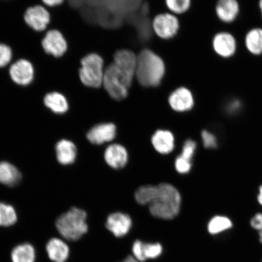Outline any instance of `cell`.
<instances>
[{
  "label": "cell",
  "mask_w": 262,
  "mask_h": 262,
  "mask_svg": "<svg viewBox=\"0 0 262 262\" xmlns=\"http://www.w3.org/2000/svg\"><path fill=\"white\" fill-rule=\"evenodd\" d=\"M113 62L126 73L136 77L137 54L129 49H122L114 54Z\"/></svg>",
  "instance_id": "17"
},
{
  "label": "cell",
  "mask_w": 262,
  "mask_h": 262,
  "mask_svg": "<svg viewBox=\"0 0 262 262\" xmlns=\"http://www.w3.org/2000/svg\"><path fill=\"white\" fill-rule=\"evenodd\" d=\"M21 173L12 164L0 162V183L9 186H14L20 181Z\"/></svg>",
  "instance_id": "22"
},
{
  "label": "cell",
  "mask_w": 262,
  "mask_h": 262,
  "mask_svg": "<svg viewBox=\"0 0 262 262\" xmlns=\"http://www.w3.org/2000/svg\"><path fill=\"white\" fill-rule=\"evenodd\" d=\"M196 146V145L194 141L190 139L186 140L183 146L182 152L180 156L191 161L192 157L194 155Z\"/></svg>",
  "instance_id": "31"
},
{
  "label": "cell",
  "mask_w": 262,
  "mask_h": 262,
  "mask_svg": "<svg viewBox=\"0 0 262 262\" xmlns=\"http://www.w3.org/2000/svg\"><path fill=\"white\" fill-rule=\"evenodd\" d=\"M163 247L159 243H144L142 247V253L144 261L148 259H156L161 255Z\"/></svg>",
  "instance_id": "28"
},
{
  "label": "cell",
  "mask_w": 262,
  "mask_h": 262,
  "mask_svg": "<svg viewBox=\"0 0 262 262\" xmlns=\"http://www.w3.org/2000/svg\"><path fill=\"white\" fill-rule=\"evenodd\" d=\"M258 8H259L260 14L262 17V0H259V2H258Z\"/></svg>",
  "instance_id": "38"
},
{
  "label": "cell",
  "mask_w": 262,
  "mask_h": 262,
  "mask_svg": "<svg viewBox=\"0 0 262 262\" xmlns=\"http://www.w3.org/2000/svg\"><path fill=\"white\" fill-rule=\"evenodd\" d=\"M202 139L204 145L206 148H215L217 146L215 137L208 130L202 131Z\"/></svg>",
  "instance_id": "32"
},
{
  "label": "cell",
  "mask_w": 262,
  "mask_h": 262,
  "mask_svg": "<svg viewBox=\"0 0 262 262\" xmlns=\"http://www.w3.org/2000/svg\"><path fill=\"white\" fill-rule=\"evenodd\" d=\"M175 167L177 171L182 174L187 173L191 169L192 163L191 160L184 158L181 156L177 157L175 162Z\"/></svg>",
  "instance_id": "30"
},
{
  "label": "cell",
  "mask_w": 262,
  "mask_h": 262,
  "mask_svg": "<svg viewBox=\"0 0 262 262\" xmlns=\"http://www.w3.org/2000/svg\"><path fill=\"white\" fill-rule=\"evenodd\" d=\"M117 129L111 123H101L92 127L87 134V139L94 145L110 142L116 136Z\"/></svg>",
  "instance_id": "14"
},
{
  "label": "cell",
  "mask_w": 262,
  "mask_h": 262,
  "mask_svg": "<svg viewBox=\"0 0 262 262\" xmlns=\"http://www.w3.org/2000/svg\"><path fill=\"white\" fill-rule=\"evenodd\" d=\"M55 150H56L58 161L61 165H71L76 159V146L70 140H60L57 143Z\"/></svg>",
  "instance_id": "20"
},
{
  "label": "cell",
  "mask_w": 262,
  "mask_h": 262,
  "mask_svg": "<svg viewBox=\"0 0 262 262\" xmlns=\"http://www.w3.org/2000/svg\"><path fill=\"white\" fill-rule=\"evenodd\" d=\"M258 235H259V241L260 243L262 244V231L258 232Z\"/></svg>",
  "instance_id": "39"
},
{
  "label": "cell",
  "mask_w": 262,
  "mask_h": 262,
  "mask_svg": "<svg viewBox=\"0 0 262 262\" xmlns=\"http://www.w3.org/2000/svg\"><path fill=\"white\" fill-rule=\"evenodd\" d=\"M66 0H41L42 5L48 8L57 7L63 4Z\"/></svg>",
  "instance_id": "35"
},
{
  "label": "cell",
  "mask_w": 262,
  "mask_h": 262,
  "mask_svg": "<svg viewBox=\"0 0 262 262\" xmlns=\"http://www.w3.org/2000/svg\"><path fill=\"white\" fill-rule=\"evenodd\" d=\"M151 27L154 34L163 40H170L178 35L180 29L178 16L169 12L157 15L153 18Z\"/></svg>",
  "instance_id": "6"
},
{
  "label": "cell",
  "mask_w": 262,
  "mask_h": 262,
  "mask_svg": "<svg viewBox=\"0 0 262 262\" xmlns=\"http://www.w3.org/2000/svg\"><path fill=\"white\" fill-rule=\"evenodd\" d=\"M143 243V242L137 240L134 242L132 248L133 257L140 262L145 261L142 254Z\"/></svg>",
  "instance_id": "33"
},
{
  "label": "cell",
  "mask_w": 262,
  "mask_h": 262,
  "mask_svg": "<svg viewBox=\"0 0 262 262\" xmlns=\"http://www.w3.org/2000/svg\"><path fill=\"white\" fill-rule=\"evenodd\" d=\"M41 46L46 54L55 58H61L67 53L68 43L62 33L57 29L46 31Z\"/></svg>",
  "instance_id": "7"
},
{
  "label": "cell",
  "mask_w": 262,
  "mask_h": 262,
  "mask_svg": "<svg viewBox=\"0 0 262 262\" xmlns=\"http://www.w3.org/2000/svg\"><path fill=\"white\" fill-rule=\"evenodd\" d=\"M157 186L145 185L137 189L135 193L136 201L142 205H149L156 194Z\"/></svg>",
  "instance_id": "27"
},
{
  "label": "cell",
  "mask_w": 262,
  "mask_h": 262,
  "mask_svg": "<svg viewBox=\"0 0 262 262\" xmlns=\"http://www.w3.org/2000/svg\"><path fill=\"white\" fill-rule=\"evenodd\" d=\"M105 63L100 55L90 53L85 55L80 61L78 71L81 83L91 89L102 88Z\"/></svg>",
  "instance_id": "5"
},
{
  "label": "cell",
  "mask_w": 262,
  "mask_h": 262,
  "mask_svg": "<svg viewBox=\"0 0 262 262\" xmlns=\"http://www.w3.org/2000/svg\"><path fill=\"white\" fill-rule=\"evenodd\" d=\"M43 104L47 109L58 115L67 113L70 110V104L63 94L58 91H52L45 95Z\"/></svg>",
  "instance_id": "16"
},
{
  "label": "cell",
  "mask_w": 262,
  "mask_h": 262,
  "mask_svg": "<svg viewBox=\"0 0 262 262\" xmlns=\"http://www.w3.org/2000/svg\"><path fill=\"white\" fill-rule=\"evenodd\" d=\"M233 225L229 218L224 215H215L208 224V231L211 235H217L230 229Z\"/></svg>",
  "instance_id": "24"
},
{
  "label": "cell",
  "mask_w": 262,
  "mask_h": 262,
  "mask_svg": "<svg viewBox=\"0 0 262 262\" xmlns=\"http://www.w3.org/2000/svg\"><path fill=\"white\" fill-rule=\"evenodd\" d=\"M24 20L26 25L37 32H45L51 23V15L46 6L37 5L31 6L25 13Z\"/></svg>",
  "instance_id": "9"
},
{
  "label": "cell",
  "mask_w": 262,
  "mask_h": 262,
  "mask_svg": "<svg viewBox=\"0 0 262 262\" xmlns=\"http://www.w3.org/2000/svg\"><path fill=\"white\" fill-rule=\"evenodd\" d=\"M166 72L163 59L149 49H144L137 54L136 81L145 88L161 85Z\"/></svg>",
  "instance_id": "1"
},
{
  "label": "cell",
  "mask_w": 262,
  "mask_h": 262,
  "mask_svg": "<svg viewBox=\"0 0 262 262\" xmlns=\"http://www.w3.org/2000/svg\"><path fill=\"white\" fill-rule=\"evenodd\" d=\"M212 48L219 57L230 58L236 53L237 42L230 32L222 31L217 33L213 37Z\"/></svg>",
  "instance_id": "11"
},
{
  "label": "cell",
  "mask_w": 262,
  "mask_h": 262,
  "mask_svg": "<svg viewBox=\"0 0 262 262\" xmlns=\"http://www.w3.org/2000/svg\"><path fill=\"white\" fill-rule=\"evenodd\" d=\"M105 162L111 168L121 169L128 161V154L125 147L119 144H113L107 147L104 154Z\"/></svg>",
  "instance_id": "15"
},
{
  "label": "cell",
  "mask_w": 262,
  "mask_h": 262,
  "mask_svg": "<svg viewBox=\"0 0 262 262\" xmlns=\"http://www.w3.org/2000/svg\"><path fill=\"white\" fill-rule=\"evenodd\" d=\"M152 146L162 155H168L175 147V139L171 132L160 129L154 134L151 138Z\"/></svg>",
  "instance_id": "18"
},
{
  "label": "cell",
  "mask_w": 262,
  "mask_h": 262,
  "mask_svg": "<svg viewBox=\"0 0 262 262\" xmlns=\"http://www.w3.org/2000/svg\"><path fill=\"white\" fill-rule=\"evenodd\" d=\"M257 200L258 203H259L260 205L262 206V185L259 188V193H258Z\"/></svg>",
  "instance_id": "37"
},
{
  "label": "cell",
  "mask_w": 262,
  "mask_h": 262,
  "mask_svg": "<svg viewBox=\"0 0 262 262\" xmlns=\"http://www.w3.org/2000/svg\"><path fill=\"white\" fill-rule=\"evenodd\" d=\"M195 97L193 91L188 87L181 86L176 88L169 94L168 105L176 113L189 112L195 106Z\"/></svg>",
  "instance_id": "8"
},
{
  "label": "cell",
  "mask_w": 262,
  "mask_h": 262,
  "mask_svg": "<svg viewBox=\"0 0 262 262\" xmlns=\"http://www.w3.org/2000/svg\"><path fill=\"white\" fill-rule=\"evenodd\" d=\"M251 227L258 231H262V213H257L250 222Z\"/></svg>",
  "instance_id": "34"
},
{
  "label": "cell",
  "mask_w": 262,
  "mask_h": 262,
  "mask_svg": "<svg viewBox=\"0 0 262 262\" xmlns=\"http://www.w3.org/2000/svg\"><path fill=\"white\" fill-rule=\"evenodd\" d=\"M10 77L19 86L26 87L32 83L35 78V69L30 61L21 58L9 67Z\"/></svg>",
  "instance_id": "10"
},
{
  "label": "cell",
  "mask_w": 262,
  "mask_h": 262,
  "mask_svg": "<svg viewBox=\"0 0 262 262\" xmlns=\"http://www.w3.org/2000/svg\"><path fill=\"white\" fill-rule=\"evenodd\" d=\"M86 219V212L83 209L72 208L57 219L55 225L62 237L76 241L88 232Z\"/></svg>",
  "instance_id": "4"
},
{
  "label": "cell",
  "mask_w": 262,
  "mask_h": 262,
  "mask_svg": "<svg viewBox=\"0 0 262 262\" xmlns=\"http://www.w3.org/2000/svg\"><path fill=\"white\" fill-rule=\"evenodd\" d=\"M135 80V76L126 73L112 61L104 69L102 88L113 100L122 101L128 97Z\"/></svg>",
  "instance_id": "3"
},
{
  "label": "cell",
  "mask_w": 262,
  "mask_h": 262,
  "mask_svg": "<svg viewBox=\"0 0 262 262\" xmlns=\"http://www.w3.org/2000/svg\"><path fill=\"white\" fill-rule=\"evenodd\" d=\"M215 11L219 20L231 24L236 20L240 14V4L238 0H217Z\"/></svg>",
  "instance_id": "13"
},
{
  "label": "cell",
  "mask_w": 262,
  "mask_h": 262,
  "mask_svg": "<svg viewBox=\"0 0 262 262\" xmlns=\"http://www.w3.org/2000/svg\"><path fill=\"white\" fill-rule=\"evenodd\" d=\"M132 225V219L130 216L120 212L110 214L106 222V228L116 237L125 236L130 230Z\"/></svg>",
  "instance_id": "12"
},
{
  "label": "cell",
  "mask_w": 262,
  "mask_h": 262,
  "mask_svg": "<svg viewBox=\"0 0 262 262\" xmlns=\"http://www.w3.org/2000/svg\"><path fill=\"white\" fill-rule=\"evenodd\" d=\"M245 45L251 54L255 56L262 55V28L250 29L245 35Z\"/></svg>",
  "instance_id": "21"
},
{
  "label": "cell",
  "mask_w": 262,
  "mask_h": 262,
  "mask_svg": "<svg viewBox=\"0 0 262 262\" xmlns=\"http://www.w3.org/2000/svg\"><path fill=\"white\" fill-rule=\"evenodd\" d=\"M47 251L50 259L54 262H65L70 255V248L60 238H51L47 245Z\"/></svg>",
  "instance_id": "19"
},
{
  "label": "cell",
  "mask_w": 262,
  "mask_h": 262,
  "mask_svg": "<svg viewBox=\"0 0 262 262\" xmlns=\"http://www.w3.org/2000/svg\"><path fill=\"white\" fill-rule=\"evenodd\" d=\"M12 262H35V251L29 244L19 245L14 248L11 253Z\"/></svg>",
  "instance_id": "23"
},
{
  "label": "cell",
  "mask_w": 262,
  "mask_h": 262,
  "mask_svg": "<svg viewBox=\"0 0 262 262\" xmlns=\"http://www.w3.org/2000/svg\"><path fill=\"white\" fill-rule=\"evenodd\" d=\"M17 221V216L14 208L4 203L0 202V226L10 227Z\"/></svg>",
  "instance_id": "26"
},
{
  "label": "cell",
  "mask_w": 262,
  "mask_h": 262,
  "mask_svg": "<svg viewBox=\"0 0 262 262\" xmlns=\"http://www.w3.org/2000/svg\"><path fill=\"white\" fill-rule=\"evenodd\" d=\"M13 51L9 45L0 42V69L9 67L12 63Z\"/></svg>",
  "instance_id": "29"
},
{
  "label": "cell",
  "mask_w": 262,
  "mask_h": 262,
  "mask_svg": "<svg viewBox=\"0 0 262 262\" xmlns=\"http://www.w3.org/2000/svg\"><path fill=\"white\" fill-rule=\"evenodd\" d=\"M167 9L177 16L187 14L191 9L192 0H165Z\"/></svg>",
  "instance_id": "25"
},
{
  "label": "cell",
  "mask_w": 262,
  "mask_h": 262,
  "mask_svg": "<svg viewBox=\"0 0 262 262\" xmlns=\"http://www.w3.org/2000/svg\"><path fill=\"white\" fill-rule=\"evenodd\" d=\"M122 262H140L139 261L136 259L135 258H134L133 256H131V255H129V256L126 257L125 259H124Z\"/></svg>",
  "instance_id": "36"
},
{
  "label": "cell",
  "mask_w": 262,
  "mask_h": 262,
  "mask_svg": "<svg viewBox=\"0 0 262 262\" xmlns=\"http://www.w3.org/2000/svg\"><path fill=\"white\" fill-rule=\"evenodd\" d=\"M181 203L178 189L169 183H161L157 186L155 198L148 205L149 211L155 217L171 220L178 215Z\"/></svg>",
  "instance_id": "2"
}]
</instances>
